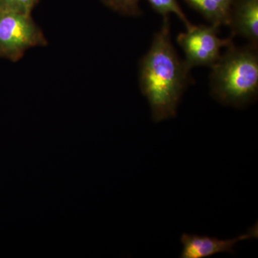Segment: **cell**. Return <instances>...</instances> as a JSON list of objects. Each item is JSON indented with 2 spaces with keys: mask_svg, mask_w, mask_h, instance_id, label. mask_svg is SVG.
Listing matches in <instances>:
<instances>
[{
  "mask_svg": "<svg viewBox=\"0 0 258 258\" xmlns=\"http://www.w3.org/2000/svg\"><path fill=\"white\" fill-rule=\"evenodd\" d=\"M210 90L217 101L225 106L240 108L257 96V47L249 45L227 47L225 53L211 67Z\"/></svg>",
  "mask_w": 258,
  "mask_h": 258,
  "instance_id": "obj_2",
  "label": "cell"
},
{
  "mask_svg": "<svg viewBox=\"0 0 258 258\" xmlns=\"http://www.w3.org/2000/svg\"><path fill=\"white\" fill-rule=\"evenodd\" d=\"M201 13L211 25L220 28L228 25L232 4L235 0H185Z\"/></svg>",
  "mask_w": 258,
  "mask_h": 258,
  "instance_id": "obj_7",
  "label": "cell"
},
{
  "mask_svg": "<svg viewBox=\"0 0 258 258\" xmlns=\"http://www.w3.org/2000/svg\"><path fill=\"white\" fill-rule=\"evenodd\" d=\"M257 223L251 227L246 233L235 238L221 240L205 235L183 234L181 237L182 251L181 258H205L220 252L234 254V247L240 241L257 238Z\"/></svg>",
  "mask_w": 258,
  "mask_h": 258,
  "instance_id": "obj_5",
  "label": "cell"
},
{
  "mask_svg": "<svg viewBox=\"0 0 258 258\" xmlns=\"http://www.w3.org/2000/svg\"><path fill=\"white\" fill-rule=\"evenodd\" d=\"M189 71L173 46L169 17H166L139 70L141 91L149 102L154 122L176 116Z\"/></svg>",
  "mask_w": 258,
  "mask_h": 258,
  "instance_id": "obj_1",
  "label": "cell"
},
{
  "mask_svg": "<svg viewBox=\"0 0 258 258\" xmlns=\"http://www.w3.org/2000/svg\"><path fill=\"white\" fill-rule=\"evenodd\" d=\"M219 28L213 25H192L178 35L177 42L184 50V62L189 71L198 66L211 68L220 58L222 47L233 44L232 38L218 37Z\"/></svg>",
  "mask_w": 258,
  "mask_h": 258,
  "instance_id": "obj_4",
  "label": "cell"
},
{
  "mask_svg": "<svg viewBox=\"0 0 258 258\" xmlns=\"http://www.w3.org/2000/svg\"><path fill=\"white\" fill-rule=\"evenodd\" d=\"M46 43L30 14L0 9V56L18 60L28 49Z\"/></svg>",
  "mask_w": 258,
  "mask_h": 258,
  "instance_id": "obj_3",
  "label": "cell"
},
{
  "mask_svg": "<svg viewBox=\"0 0 258 258\" xmlns=\"http://www.w3.org/2000/svg\"><path fill=\"white\" fill-rule=\"evenodd\" d=\"M112 9L122 14L137 16L142 13L139 6V0H103Z\"/></svg>",
  "mask_w": 258,
  "mask_h": 258,
  "instance_id": "obj_9",
  "label": "cell"
},
{
  "mask_svg": "<svg viewBox=\"0 0 258 258\" xmlns=\"http://www.w3.org/2000/svg\"><path fill=\"white\" fill-rule=\"evenodd\" d=\"M148 2L150 3L153 9L164 18L169 17V14L173 13L181 20L186 29L189 28L192 25L183 13L176 0H148Z\"/></svg>",
  "mask_w": 258,
  "mask_h": 258,
  "instance_id": "obj_8",
  "label": "cell"
},
{
  "mask_svg": "<svg viewBox=\"0 0 258 258\" xmlns=\"http://www.w3.org/2000/svg\"><path fill=\"white\" fill-rule=\"evenodd\" d=\"M39 0H0V9L30 14Z\"/></svg>",
  "mask_w": 258,
  "mask_h": 258,
  "instance_id": "obj_10",
  "label": "cell"
},
{
  "mask_svg": "<svg viewBox=\"0 0 258 258\" xmlns=\"http://www.w3.org/2000/svg\"><path fill=\"white\" fill-rule=\"evenodd\" d=\"M228 25L233 36L244 37L250 45L257 47L258 0H235Z\"/></svg>",
  "mask_w": 258,
  "mask_h": 258,
  "instance_id": "obj_6",
  "label": "cell"
}]
</instances>
